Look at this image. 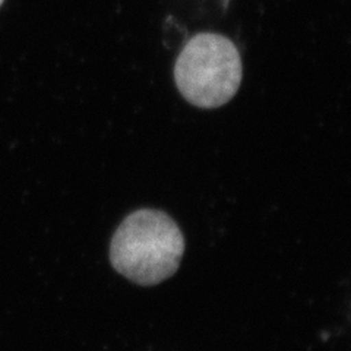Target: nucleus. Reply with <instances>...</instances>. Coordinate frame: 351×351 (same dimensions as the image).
I'll return each mask as SVG.
<instances>
[{
	"label": "nucleus",
	"mask_w": 351,
	"mask_h": 351,
	"mask_svg": "<svg viewBox=\"0 0 351 351\" xmlns=\"http://www.w3.org/2000/svg\"><path fill=\"white\" fill-rule=\"evenodd\" d=\"M184 254V237L174 219L158 210L129 214L110 241V262L129 281L149 287L173 277Z\"/></svg>",
	"instance_id": "obj_1"
},
{
	"label": "nucleus",
	"mask_w": 351,
	"mask_h": 351,
	"mask_svg": "<svg viewBox=\"0 0 351 351\" xmlns=\"http://www.w3.org/2000/svg\"><path fill=\"white\" fill-rule=\"evenodd\" d=\"M241 75L243 68L234 43L213 32H202L186 43L174 66L179 91L201 108H215L232 100Z\"/></svg>",
	"instance_id": "obj_2"
},
{
	"label": "nucleus",
	"mask_w": 351,
	"mask_h": 351,
	"mask_svg": "<svg viewBox=\"0 0 351 351\" xmlns=\"http://www.w3.org/2000/svg\"><path fill=\"white\" fill-rule=\"evenodd\" d=\"M3 3V0H0V5H2Z\"/></svg>",
	"instance_id": "obj_3"
}]
</instances>
